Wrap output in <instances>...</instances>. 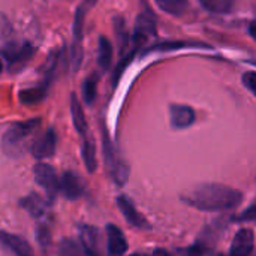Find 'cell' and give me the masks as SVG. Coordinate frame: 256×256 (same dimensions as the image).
Instances as JSON below:
<instances>
[{"instance_id":"obj_1","label":"cell","mask_w":256,"mask_h":256,"mask_svg":"<svg viewBox=\"0 0 256 256\" xmlns=\"http://www.w3.org/2000/svg\"><path fill=\"white\" fill-rule=\"evenodd\" d=\"M183 201L201 212H225L238 207L243 195L224 184H202L183 195Z\"/></svg>"},{"instance_id":"obj_2","label":"cell","mask_w":256,"mask_h":256,"mask_svg":"<svg viewBox=\"0 0 256 256\" xmlns=\"http://www.w3.org/2000/svg\"><path fill=\"white\" fill-rule=\"evenodd\" d=\"M40 126V120L39 118H32V120H26V122H20L12 124L3 135L2 140V147L3 152L10 154V156H16L22 152V146L24 141Z\"/></svg>"},{"instance_id":"obj_3","label":"cell","mask_w":256,"mask_h":256,"mask_svg":"<svg viewBox=\"0 0 256 256\" xmlns=\"http://www.w3.org/2000/svg\"><path fill=\"white\" fill-rule=\"evenodd\" d=\"M33 54H34V48L30 44L12 42V44H8L6 46H3V50H2V56L8 62V68L10 70L21 69L26 63L30 62Z\"/></svg>"},{"instance_id":"obj_4","label":"cell","mask_w":256,"mask_h":256,"mask_svg":"<svg viewBox=\"0 0 256 256\" xmlns=\"http://www.w3.org/2000/svg\"><path fill=\"white\" fill-rule=\"evenodd\" d=\"M34 180L36 183L46 192L48 195V200L52 201L58 192V178H57V174L54 171L52 166H50L48 164H42L39 162L36 166H34Z\"/></svg>"},{"instance_id":"obj_5","label":"cell","mask_w":256,"mask_h":256,"mask_svg":"<svg viewBox=\"0 0 256 256\" xmlns=\"http://www.w3.org/2000/svg\"><path fill=\"white\" fill-rule=\"evenodd\" d=\"M104 154H105L106 165H108V168L112 172L114 180L118 184L126 183L128 182V166L117 159L114 146H112V142H111V140H110V136H108L106 132H104Z\"/></svg>"},{"instance_id":"obj_6","label":"cell","mask_w":256,"mask_h":256,"mask_svg":"<svg viewBox=\"0 0 256 256\" xmlns=\"http://www.w3.org/2000/svg\"><path fill=\"white\" fill-rule=\"evenodd\" d=\"M156 34V24L154 18L150 12H142L136 20L135 34H134V51L136 52L140 48L144 46V44Z\"/></svg>"},{"instance_id":"obj_7","label":"cell","mask_w":256,"mask_h":256,"mask_svg":"<svg viewBox=\"0 0 256 256\" xmlns=\"http://www.w3.org/2000/svg\"><path fill=\"white\" fill-rule=\"evenodd\" d=\"M170 112H171V124L176 129H186L192 126L196 120V114L194 108H190L189 105L174 104L171 105Z\"/></svg>"},{"instance_id":"obj_8","label":"cell","mask_w":256,"mask_h":256,"mask_svg":"<svg viewBox=\"0 0 256 256\" xmlns=\"http://www.w3.org/2000/svg\"><path fill=\"white\" fill-rule=\"evenodd\" d=\"M56 142H57V138H56V132L52 129H48L40 138H38L34 141V144L32 146V154L38 159V160H42V159H46V158H51L56 152Z\"/></svg>"},{"instance_id":"obj_9","label":"cell","mask_w":256,"mask_h":256,"mask_svg":"<svg viewBox=\"0 0 256 256\" xmlns=\"http://www.w3.org/2000/svg\"><path fill=\"white\" fill-rule=\"evenodd\" d=\"M255 246V236L252 230H240L231 244V256H249L254 252Z\"/></svg>"},{"instance_id":"obj_10","label":"cell","mask_w":256,"mask_h":256,"mask_svg":"<svg viewBox=\"0 0 256 256\" xmlns=\"http://www.w3.org/2000/svg\"><path fill=\"white\" fill-rule=\"evenodd\" d=\"M0 243L14 256H34L30 244L20 236L0 231Z\"/></svg>"},{"instance_id":"obj_11","label":"cell","mask_w":256,"mask_h":256,"mask_svg":"<svg viewBox=\"0 0 256 256\" xmlns=\"http://www.w3.org/2000/svg\"><path fill=\"white\" fill-rule=\"evenodd\" d=\"M117 206L122 212V214L126 218V220L132 225V226H136V228H148V224L147 220L144 219L142 214L138 213V210L134 207V204L126 198V196H118L117 198Z\"/></svg>"},{"instance_id":"obj_12","label":"cell","mask_w":256,"mask_h":256,"mask_svg":"<svg viewBox=\"0 0 256 256\" xmlns=\"http://www.w3.org/2000/svg\"><path fill=\"white\" fill-rule=\"evenodd\" d=\"M60 188L68 200H76L84 192V184H82L81 178L76 174H74L72 171H66L63 174Z\"/></svg>"},{"instance_id":"obj_13","label":"cell","mask_w":256,"mask_h":256,"mask_svg":"<svg viewBox=\"0 0 256 256\" xmlns=\"http://www.w3.org/2000/svg\"><path fill=\"white\" fill-rule=\"evenodd\" d=\"M106 237H108V252L111 256H122L128 250V242L122 231L116 225L106 226Z\"/></svg>"},{"instance_id":"obj_14","label":"cell","mask_w":256,"mask_h":256,"mask_svg":"<svg viewBox=\"0 0 256 256\" xmlns=\"http://www.w3.org/2000/svg\"><path fill=\"white\" fill-rule=\"evenodd\" d=\"M70 112H72V120H74V126H75L76 132L80 135L86 136L87 135V122H86V116L81 108V104L76 99V94H72V98H70Z\"/></svg>"},{"instance_id":"obj_15","label":"cell","mask_w":256,"mask_h":256,"mask_svg":"<svg viewBox=\"0 0 256 256\" xmlns=\"http://www.w3.org/2000/svg\"><path fill=\"white\" fill-rule=\"evenodd\" d=\"M98 63H99L102 70H108L111 68V63H112V45L105 36L99 38Z\"/></svg>"},{"instance_id":"obj_16","label":"cell","mask_w":256,"mask_h":256,"mask_svg":"<svg viewBox=\"0 0 256 256\" xmlns=\"http://www.w3.org/2000/svg\"><path fill=\"white\" fill-rule=\"evenodd\" d=\"M46 88H48V82H44L42 86H38V87H30V88L21 90V92H20V100H21L24 105L38 104V102H40V100L45 98Z\"/></svg>"},{"instance_id":"obj_17","label":"cell","mask_w":256,"mask_h":256,"mask_svg":"<svg viewBox=\"0 0 256 256\" xmlns=\"http://www.w3.org/2000/svg\"><path fill=\"white\" fill-rule=\"evenodd\" d=\"M80 238L81 244L94 256H99L98 254V231L93 226H81L80 228Z\"/></svg>"},{"instance_id":"obj_18","label":"cell","mask_w":256,"mask_h":256,"mask_svg":"<svg viewBox=\"0 0 256 256\" xmlns=\"http://www.w3.org/2000/svg\"><path fill=\"white\" fill-rule=\"evenodd\" d=\"M58 252L62 256H94L81 244V242H75L70 238H66L60 243Z\"/></svg>"},{"instance_id":"obj_19","label":"cell","mask_w":256,"mask_h":256,"mask_svg":"<svg viewBox=\"0 0 256 256\" xmlns=\"http://www.w3.org/2000/svg\"><path fill=\"white\" fill-rule=\"evenodd\" d=\"M82 159H84L87 171L88 172H94L96 166H98V162H96V148H94L93 140L84 138V142H82Z\"/></svg>"},{"instance_id":"obj_20","label":"cell","mask_w":256,"mask_h":256,"mask_svg":"<svg viewBox=\"0 0 256 256\" xmlns=\"http://www.w3.org/2000/svg\"><path fill=\"white\" fill-rule=\"evenodd\" d=\"M201 6L213 14H228L232 6L234 0H200Z\"/></svg>"},{"instance_id":"obj_21","label":"cell","mask_w":256,"mask_h":256,"mask_svg":"<svg viewBox=\"0 0 256 256\" xmlns=\"http://www.w3.org/2000/svg\"><path fill=\"white\" fill-rule=\"evenodd\" d=\"M98 81H99V75L98 74H92L82 86V96L84 100L87 104H93V100L96 99V93H98Z\"/></svg>"},{"instance_id":"obj_22","label":"cell","mask_w":256,"mask_h":256,"mask_svg":"<svg viewBox=\"0 0 256 256\" xmlns=\"http://www.w3.org/2000/svg\"><path fill=\"white\" fill-rule=\"evenodd\" d=\"M156 3L162 10L171 15H180L188 4L186 0H156Z\"/></svg>"},{"instance_id":"obj_23","label":"cell","mask_w":256,"mask_h":256,"mask_svg":"<svg viewBox=\"0 0 256 256\" xmlns=\"http://www.w3.org/2000/svg\"><path fill=\"white\" fill-rule=\"evenodd\" d=\"M21 204H22L33 216H39V214L44 212V207H45V202H44L42 198H39L36 194H33L30 198L27 196Z\"/></svg>"},{"instance_id":"obj_24","label":"cell","mask_w":256,"mask_h":256,"mask_svg":"<svg viewBox=\"0 0 256 256\" xmlns=\"http://www.w3.org/2000/svg\"><path fill=\"white\" fill-rule=\"evenodd\" d=\"M206 252V248L200 243L192 244L188 249H178L172 256H202Z\"/></svg>"},{"instance_id":"obj_25","label":"cell","mask_w":256,"mask_h":256,"mask_svg":"<svg viewBox=\"0 0 256 256\" xmlns=\"http://www.w3.org/2000/svg\"><path fill=\"white\" fill-rule=\"evenodd\" d=\"M116 34L118 36V40L122 44V48H126L128 46V33H126V27H124V21L122 18H116Z\"/></svg>"},{"instance_id":"obj_26","label":"cell","mask_w":256,"mask_h":256,"mask_svg":"<svg viewBox=\"0 0 256 256\" xmlns=\"http://www.w3.org/2000/svg\"><path fill=\"white\" fill-rule=\"evenodd\" d=\"M178 46H206L200 42H165L160 45H156L154 50H178Z\"/></svg>"},{"instance_id":"obj_27","label":"cell","mask_w":256,"mask_h":256,"mask_svg":"<svg viewBox=\"0 0 256 256\" xmlns=\"http://www.w3.org/2000/svg\"><path fill=\"white\" fill-rule=\"evenodd\" d=\"M256 74L254 70H250V72H246L244 75H243V82H244V86L248 87V90L252 93V94H255L256 93V88H255V84H256Z\"/></svg>"},{"instance_id":"obj_28","label":"cell","mask_w":256,"mask_h":256,"mask_svg":"<svg viewBox=\"0 0 256 256\" xmlns=\"http://www.w3.org/2000/svg\"><path fill=\"white\" fill-rule=\"evenodd\" d=\"M240 219H244V220H246V219H250V220H254V219H255V207H254V206H250V207H249V210H248L244 214H242V218H240Z\"/></svg>"},{"instance_id":"obj_29","label":"cell","mask_w":256,"mask_h":256,"mask_svg":"<svg viewBox=\"0 0 256 256\" xmlns=\"http://www.w3.org/2000/svg\"><path fill=\"white\" fill-rule=\"evenodd\" d=\"M152 256H170V254H168L166 250H164V249H156V250L152 254Z\"/></svg>"},{"instance_id":"obj_30","label":"cell","mask_w":256,"mask_h":256,"mask_svg":"<svg viewBox=\"0 0 256 256\" xmlns=\"http://www.w3.org/2000/svg\"><path fill=\"white\" fill-rule=\"evenodd\" d=\"M254 26H255V22L252 21V22H250V27H249V28H250V36H252V38H255V33H254Z\"/></svg>"},{"instance_id":"obj_31","label":"cell","mask_w":256,"mask_h":256,"mask_svg":"<svg viewBox=\"0 0 256 256\" xmlns=\"http://www.w3.org/2000/svg\"><path fill=\"white\" fill-rule=\"evenodd\" d=\"M3 68H4V64H3V60L0 58V74L3 72Z\"/></svg>"},{"instance_id":"obj_32","label":"cell","mask_w":256,"mask_h":256,"mask_svg":"<svg viewBox=\"0 0 256 256\" xmlns=\"http://www.w3.org/2000/svg\"><path fill=\"white\" fill-rule=\"evenodd\" d=\"M130 256H142V255H140V254H134V255H130Z\"/></svg>"}]
</instances>
